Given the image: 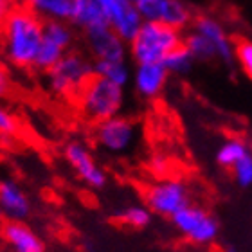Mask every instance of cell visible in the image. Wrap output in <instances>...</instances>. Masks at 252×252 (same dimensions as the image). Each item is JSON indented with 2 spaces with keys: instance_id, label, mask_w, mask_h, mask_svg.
I'll return each instance as SVG.
<instances>
[{
  "instance_id": "cell-33",
  "label": "cell",
  "mask_w": 252,
  "mask_h": 252,
  "mask_svg": "<svg viewBox=\"0 0 252 252\" xmlns=\"http://www.w3.org/2000/svg\"><path fill=\"white\" fill-rule=\"evenodd\" d=\"M131 2H133V4H139V2H141V0H131Z\"/></svg>"
},
{
  "instance_id": "cell-28",
  "label": "cell",
  "mask_w": 252,
  "mask_h": 252,
  "mask_svg": "<svg viewBox=\"0 0 252 252\" xmlns=\"http://www.w3.org/2000/svg\"><path fill=\"white\" fill-rule=\"evenodd\" d=\"M150 168L155 171V173H164L168 169V160L164 155H153L152 160H150Z\"/></svg>"
},
{
  "instance_id": "cell-23",
  "label": "cell",
  "mask_w": 252,
  "mask_h": 252,
  "mask_svg": "<svg viewBox=\"0 0 252 252\" xmlns=\"http://www.w3.org/2000/svg\"><path fill=\"white\" fill-rule=\"evenodd\" d=\"M65 53L67 51H63L56 43L49 42V40H42V45H40V51L36 54V60H34L32 68H36L38 72H43V74L49 72L65 56Z\"/></svg>"
},
{
  "instance_id": "cell-17",
  "label": "cell",
  "mask_w": 252,
  "mask_h": 252,
  "mask_svg": "<svg viewBox=\"0 0 252 252\" xmlns=\"http://www.w3.org/2000/svg\"><path fill=\"white\" fill-rule=\"evenodd\" d=\"M72 24L78 26L79 29H83V31H87L90 27L106 24L99 0H78V2H76V11H74Z\"/></svg>"
},
{
  "instance_id": "cell-2",
  "label": "cell",
  "mask_w": 252,
  "mask_h": 252,
  "mask_svg": "<svg viewBox=\"0 0 252 252\" xmlns=\"http://www.w3.org/2000/svg\"><path fill=\"white\" fill-rule=\"evenodd\" d=\"M184 45V34L162 22H144L141 31L130 43L131 60L139 63H162L171 51Z\"/></svg>"
},
{
  "instance_id": "cell-10",
  "label": "cell",
  "mask_w": 252,
  "mask_h": 252,
  "mask_svg": "<svg viewBox=\"0 0 252 252\" xmlns=\"http://www.w3.org/2000/svg\"><path fill=\"white\" fill-rule=\"evenodd\" d=\"M85 32V43L94 60H106V62H126L130 54L128 43L112 29L108 24L90 27Z\"/></svg>"
},
{
  "instance_id": "cell-13",
  "label": "cell",
  "mask_w": 252,
  "mask_h": 252,
  "mask_svg": "<svg viewBox=\"0 0 252 252\" xmlns=\"http://www.w3.org/2000/svg\"><path fill=\"white\" fill-rule=\"evenodd\" d=\"M193 31L200 32L202 36H205L213 43V47L216 49V54H218V60L221 63H225L231 67L232 63L236 62V56H234V42L232 38L229 36L223 29L220 22L213 18V16H196L193 22Z\"/></svg>"
},
{
  "instance_id": "cell-3",
  "label": "cell",
  "mask_w": 252,
  "mask_h": 252,
  "mask_svg": "<svg viewBox=\"0 0 252 252\" xmlns=\"http://www.w3.org/2000/svg\"><path fill=\"white\" fill-rule=\"evenodd\" d=\"M79 112L89 121L101 123L119 116L125 105V90L108 79L94 76L76 97Z\"/></svg>"
},
{
  "instance_id": "cell-9",
  "label": "cell",
  "mask_w": 252,
  "mask_h": 252,
  "mask_svg": "<svg viewBox=\"0 0 252 252\" xmlns=\"http://www.w3.org/2000/svg\"><path fill=\"white\" fill-rule=\"evenodd\" d=\"M105 22L125 40L130 43L141 31L142 20L137 5L131 0H99Z\"/></svg>"
},
{
  "instance_id": "cell-8",
  "label": "cell",
  "mask_w": 252,
  "mask_h": 252,
  "mask_svg": "<svg viewBox=\"0 0 252 252\" xmlns=\"http://www.w3.org/2000/svg\"><path fill=\"white\" fill-rule=\"evenodd\" d=\"M63 157L72 168L81 182L92 189H103L106 186V173L94 158L89 146L81 141H70L63 148Z\"/></svg>"
},
{
  "instance_id": "cell-12",
  "label": "cell",
  "mask_w": 252,
  "mask_h": 252,
  "mask_svg": "<svg viewBox=\"0 0 252 252\" xmlns=\"http://www.w3.org/2000/svg\"><path fill=\"white\" fill-rule=\"evenodd\" d=\"M169 72L164 63H139L131 74L133 89L142 99H155L162 94Z\"/></svg>"
},
{
  "instance_id": "cell-27",
  "label": "cell",
  "mask_w": 252,
  "mask_h": 252,
  "mask_svg": "<svg viewBox=\"0 0 252 252\" xmlns=\"http://www.w3.org/2000/svg\"><path fill=\"white\" fill-rule=\"evenodd\" d=\"M16 130H18V125H16V119L13 117V114L0 105V135L11 137L15 135Z\"/></svg>"
},
{
  "instance_id": "cell-7",
  "label": "cell",
  "mask_w": 252,
  "mask_h": 252,
  "mask_svg": "<svg viewBox=\"0 0 252 252\" xmlns=\"http://www.w3.org/2000/svg\"><path fill=\"white\" fill-rule=\"evenodd\" d=\"M137 141V125L130 117L116 116L95 125V142L103 152L123 155L130 152Z\"/></svg>"
},
{
  "instance_id": "cell-22",
  "label": "cell",
  "mask_w": 252,
  "mask_h": 252,
  "mask_svg": "<svg viewBox=\"0 0 252 252\" xmlns=\"http://www.w3.org/2000/svg\"><path fill=\"white\" fill-rule=\"evenodd\" d=\"M184 45L191 53L194 62H213V60H218V54H216V49L213 47V43L196 31H191L186 34Z\"/></svg>"
},
{
  "instance_id": "cell-5",
  "label": "cell",
  "mask_w": 252,
  "mask_h": 252,
  "mask_svg": "<svg viewBox=\"0 0 252 252\" xmlns=\"http://www.w3.org/2000/svg\"><path fill=\"white\" fill-rule=\"evenodd\" d=\"M171 223L188 242L209 245L220 234V223L209 211L200 205H188L171 218Z\"/></svg>"
},
{
  "instance_id": "cell-14",
  "label": "cell",
  "mask_w": 252,
  "mask_h": 252,
  "mask_svg": "<svg viewBox=\"0 0 252 252\" xmlns=\"http://www.w3.org/2000/svg\"><path fill=\"white\" fill-rule=\"evenodd\" d=\"M2 238L11 252H45V243L26 221H7L2 227Z\"/></svg>"
},
{
  "instance_id": "cell-26",
  "label": "cell",
  "mask_w": 252,
  "mask_h": 252,
  "mask_svg": "<svg viewBox=\"0 0 252 252\" xmlns=\"http://www.w3.org/2000/svg\"><path fill=\"white\" fill-rule=\"evenodd\" d=\"M231 171L238 186H242V188L252 186V152L245 155L240 162H236V166Z\"/></svg>"
},
{
  "instance_id": "cell-25",
  "label": "cell",
  "mask_w": 252,
  "mask_h": 252,
  "mask_svg": "<svg viewBox=\"0 0 252 252\" xmlns=\"http://www.w3.org/2000/svg\"><path fill=\"white\" fill-rule=\"evenodd\" d=\"M234 56H236V62L243 76L249 81H252V40L249 38L234 40Z\"/></svg>"
},
{
  "instance_id": "cell-32",
  "label": "cell",
  "mask_w": 252,
  "mask_h": 252,
  "mask_svg": "<svg viewBox=\"0 0 252 252\" xmlns=\"http://www.w3.org/2000/svg\"><path fill=\"white\" fill-rule=\"evenodd\" d=\"M249 146H251V152H252V137H251V142H249Z\"/></svg>"
},
{
  "instance_id": "cell-31",
  "label": "cell",
  "mask_w": 252,
  "mask_h": 252,
  "mask_svg": "<svg viewBox=\"0 0 252 252\" xmlns=\"http://www.w3.org/2000/svg\"><path fill=\"white\" fill-rule=\"evenodd\" d=\"M223 252H238L234 247H227V249H223Z\"/></svg>"
},
{
  "instance_id": "cell-34",
  "label": "cell",
  "mask_w": 252,
  "mask_h": 252,
  "mask_svg": "<svg viewBox=\"0 0 252 252\" xmlns=\"http://www.w3.org/2000/svg\"><path fill=\"white\" fill-rule=\"evenodd\" d=\"M0 218H2V211H0Z\"/></svg>"
},
{
  "instance_id": "cell-21",
  "label": "cell",
  "mask_w": 252,
  "mask_h": 252,
  "mask_svg": "<svg viewBox=\"0 0 252 252\" xmlns=\"http://www.w3.org/2000/svg\"><path fill=\"white\" fill-rule=\"evenodd\" d=\"M116 220L121 225L131 227V229H144L152 221V211L148 209V205L131 204L117 211Z\"/></svg>"
},
{
  "instance_id": "cell-18",
  "label": "cell",
  "mask_w": 252,
  "mask_h": 252,
  "mask_svg": "<svg viewBox=\"0 0 252 252\" xmlns=\"http://www.w3.org/2000/svg\"><path fill=\"white\" fill-rule=\"evenodd\" d=\"M72 22H60V20H45L43 22V40L56 43L63 51H67L74 45L76 32L70 26Z\"/></svg>"
},
{
  "instance_id": "cell-29",
  "label": "cell",
  "mask_w": 252,
  "mask_h": 252,
  "mask_svg": "<svg viewBox=\"0 0 252 252\" xmlns=\"http://www.w3.org/2000/svg\"><path fill=\"white\" fill-rule=\"evenodd\" d=\"M13 7H15V0H0V27L7 18V15L13 11Z\"/></svg>"
},
{
  "instance_id": "cell-24",
  "label": "cell",
  "mask_w": 252,
  "mask_h": 252,
  "mask_svg": "<svg viewBox=\"0 0 252 252\" xmlns=\"http://www.w3.org/2000/svg\"><path fill=\"white\" fill-rule=\"evenodd\" d=\"M162 63H164V67L168 68L169 74L186 76V74L191 72L194 60H193V56H191V53L186 49V45H180V47H177L175 51H171Z\"/></svg>"
},
{
  "instance_id": "cell-19",
  "label": "cell",
  "mask_w": 252,
  "mask_h": 252,
  "mask_svg": "<svg viewBox=\"0 0 252 252\" xmlns=\"http://www.w3.org/2000/svg\"><path fill=\"white\" fill-rule=\"evenodd\" d=\"M95 76L108 79L112 83L125 89L131 81V70L126 62H106V60H94Z\"/></svg>"
},
{
  "instance_id": "cell-11",
  "label": "cell",
  "mask_w": 252,
  "mask_h": 252,
  "mask_svg": "<svg viewBox=\"0 0 252 252\" xmlns=\"http://www.w3.org/2000/svg\"><path fill=\"white\" fill-rule=\"evenodd\" d=\"M0 211L9 221H26L31 216V198L15 179H0Z\"/></svg>"
},
{
  "instance_id": "cell-20",
  "label": "cell",
  "mask_w": 252,
  "mask_h": 252,
  "mask_svg": "<svg viewBox=\"0 0 252 252\" xmlns=\"http://www.w3.org/2000/svg\"><path fill=\"white\" fill-rule=\"evenodd\" d=\"M251 153V146L242 139H229L218 148L216 152V162L225 169H232L245 155Z\"/></svg>"
},
{
  "instance_id": "cell-4",
  "label": "cell",
  "mask_w": 252,
  "mask_h": 252,
  "mask_svg": "<svg viewBox=\"0 0 252 252\" xmlns=\"http://www.w3.org/2000/svg\"><path fill=\"white\" fill-rule=\"evenodd\" d=\"M94 76V62L81 53L68 51L49 72H45V87L58 97H78L81 89Z\"/></svg>"
},
{
  "instance_id": "cell-30",
  "label": "cell",
  "mask_w": 252,
  "mask_h": 252,
  "mask_svg": "<svg viewBox=\"0 0 252 252\" xmlns=\"http://www.w3.org/2000/svg\"><path fill=\"white\" fill-rule=\"evenodd\" d=\"M7 90H9V76L5 72L4 65L0 63V97L7 94Z\"/></svg>"
},
{
  "instance_id": "cell-1",
  "label": "cell",
  "mask_w": 252,
  "mask_h": 252,
  "mask_svg": "<svg viewBox=\"0 0 252 252\" xmlns=\"http://www.w3.org/2000/svg\"><path fill=\"white\" fill-rule=\"evenodd\" d=\"M42 40V18L26 5H15L0 27V49L5 62L18 68L32 67Z\"/></svg>"
},
{
  "instance_id": "cell-16",
  "label": "cell",
  "mask_w": 252,
  "mask_h": 252,
  "mask_svg": "<svg viewBox=\"0 0 252 252\" xmlns=\"http://www.w3.org/2000/svg\"><path fill=\"white\" fill-rule=\"evenodd\" d=\"M157 22L166 26L184 31L186 27L194 22L193 11L184 0H158V16Z\"/></svg>"
},
{
  "instance_id": "cell-15",
  "label": "cell",
  "mask_w": 252,
  "mask_h": 252,
  "mask_svg": "<svg viewBox=\"0 0 252 252\" xmlns=\"http://www.w3.org/2000/svg\"><path fill=\"white\" fill-rule=\"evenodd\" d=\"M26 7L38 15L43 22L60 20L72 22L78 0H22Z\"/></svg>"
},
{
  "instance_id": "cell-6",
  "label": "cell",
  "mask_w": 252,
  "mask_h": 252,
  "mask_svg": "<svg viewBox=\"0 0 252 252\" xmlns=\"http://www.w3.org/2000/svg\"><path fill=\"white\" fill-rule=\"evenodd\" d=\"M144 202L153 215L171 220L179 211L191 205V194L180 180L164 179L148 186L144 191Z\"/></svg>"
}]
</instances>
